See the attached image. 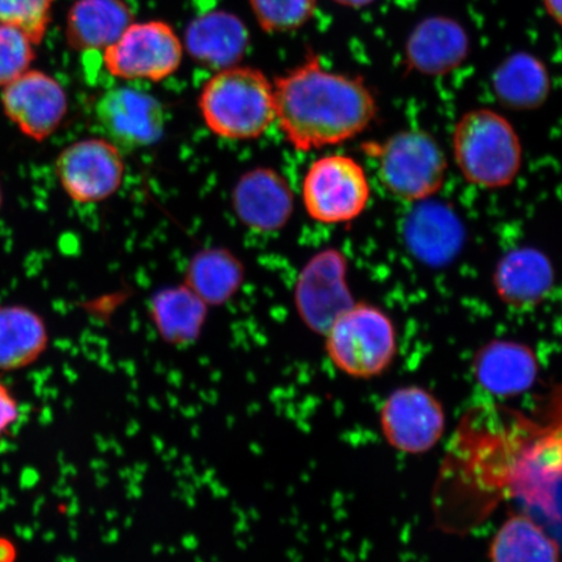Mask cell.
Here are the masks:
<instances>
[{"label": "cell", "instance_id": "1", "mask_svg": "<svg viewBox=\"0 0 562 562\" xmlns=\"http://www.w3.org/2000/svg\"><path fill=\"white\" fill-rule=\"evenodd\" d=\"M277 122L299 151L340 145L374 123L376 97L361 77L334 72L311 55L273 81Z\"/></svg>", "mask_w": 562, "mask_h": 562}, {"label": "cell", "instance_id": "2", "mask_svg": "<svg viewBox=\"0 0 562 562\" xmlns=\"http://www.w3.org/2000/svg\"><path fill=\"white\" fill-rule=\"evenodd\" d=\"M199 109L215 136L231 140L262 137L277 122L273 82L257 68L217 70L202 88Z\"/></svg>", "mask_w": 562, "mask_h": 562}, {"label": "cell", "instance_id": "3", "mask_svg": "<svg viewBox=\"0 0 562 562\" xmlns=\"http://www.w3.org/2000/svg\"><path fill=\"white\" fill-rule=\"evenodd\" d=\"M453 157L470 184L495 191L515 182L524 150L515 126L491 109L465 112L452 137Z\"/></svg>", "mask_w": 562, "mask_h": 562}, {"label": "cell", "instance_id": "4", "mask_svg": "<svg viewBox=\"0 0 562 562\" xmlns=\"http://www.w3.org/2000/svg\"><path fill=\"white\" fill-rule=\"evenodd\" d=\"M363 151L376 160L385 191L404 202H422L445 186L448 164L445 151L430 133L400 131L383 140H371Z\"/></svg>", "mask_w": 562, "mask_h": 562}, {"label": "cell", "instance_id": "5", "mask_svg": "<svg viewBox=\"0 0 562 562\" xmlns=\"http://www.w3.org/2000/svg\"><path fill=\"white\" fill-rule=\"evenodd\" d=\"M326 337L334 367L355 379H372L391 368L397 356V333L381 307L356 302L336 319Z\"/></svg>", "mask_w": 562, "mask_h": 562}, {"label": "cell", "instance_id": "6", "mask_svg": "<svg viewBox=\"0 0 562 562\" xmlns=\"http://www.w3.org/2000/svg\"><path fill=\"white\" fill-rule=\"evenodd\" d=\"M371 196L367 171L344 154L316 159L302 182L308 216L322 224H346L360 217Z\"/></svg>", "mask_w": 562, "mask_h": 562}, {"label": "cell", "instance_id": "7", "mask_svg": "<svg viewBox=\"0 0 562 562\" xmlns=\"http://www.w3.org/2000/svg\"><path fill=\"white\" fill-rule=\"evenodd\" d=\"M184 44L165 21L132 23L114 44L103 52V63L111 76L121 80L158 82L178 70Z\"/></svg>", "mask_w": 562, "mask_h": 562}, {"label": "cell", "instance_id": "8", "mask_svg": "<svg viewBox=\"0 0 562 562\" xmlns=\"http://www.w3.org/2000/svg\"><path fill=\"white\" fill-rule=\"evenodd\" d=\"M55 173L70 200L81 205L109 200L125 175L123 153L108 138H83L65 147L55 160Z\"/></svg>", "mask_w": 562, "mask_h": 562}, {"label": "cell", "instance_id": "9", "mask_svg": "<svg viewBox=\"0 0 562 562\" xmlns=\"http://www.w3.org/2000/svg\"><path fill=\"white\" fill-rule=\"evenodd\" d=\"M383 438L396 451L424 454L446 431V412L434 393L419 385L400 386L379 411Z\"/></svg>", "mask_w": 562, "mask_h": 562}, {"label": "cell", "instance_id": "10", "mask_svg": "<svg viewBox=\"0 0 562 562\" xmlns=\"http://www.w3.org/2000/svg\"><path fill=\"white\" fill-rule=\"evenodd\" d=\"M355 304L348 285L347 257L340 250L319 251L300 272L294 305L311 331L325 336L336 319Z\"/></svg>", "mask_w": 562, "mask_h": 562}, {"label": "cell", "instance_id": "11", "mask_svg": "<svg viewBox=\"0 0 562 562\" xmlns=\"http://www.w3.org/2000/svg\"><path fill=\"white\" fill-rule=\"evenodd\" d=\"M9 121L35 143H44L60 128L68 114V95L61 83L44 70L30 69L0 95Z\"/></svg>", "mask_w": 562, "mask_h": 562}, {"label": "cell", "instance_id": "12", "mask_svg": "<svg viewBox=\"0 0 562 562\" xmlns=\"http://www.w3.org/2000/svg\"><path fill=\"white\" fill-rule=\"evenodd\" d=\"M95 117L105 138L121 150L154 145L165 132V111L160 102L136 89L105 91L95 104Z\"/></svg>", "mask_w": 562, "mask_h": 562}, {"label": "cell", "instance_id": "13", "mask_svg": "<svg viewBox=\"0 0 562 562\" xmlns=\"http://www.w3.org/2000/svg\"><path fill=\"white\" fill-rule=\"evenodd\" d=\"M469 34L459 21L431 16L419 21L407 35L404 63L409 72L427 77L452 74L470 55Z\"/></svg>", "mask_w": 562, "mask_h": 562}, {"label": "cell", "instance_id": "14", "mask_svg": "<svg viewBox=\"0 0 562 562\" xmlns=\"http://www.w3.org/2000/svg\"><path fill=\"white\" fill-rule=\"evenodd\" d=\"M232 207L245 227L269 234L291 221L294 194L284 176L269 167H257L236 182Z\"/></svg>", "mask_w": 562, "mask_h": 562}, {"label": "cell", "instance_id": "15", "mask_svg": "<svg viewBox=\"0 0 562 562\" xmlns=\"http://www.w3.org/2000/svg\"><path fill=\"white\" fill-rule=\"evenodd\" d=\"M473 374L481 389L495 397L524 395L536 384L539 361L525 342L497 339L484 344L473 360Z\"/></svg>", "mask_w": 562, "mask_h": 562}, {"label": "cell", "instance_id": "16", "mask_svg": "<svg viewBox=\"0 0 562 562\" xmlns=\"http://www.w3.org/2000/svg\"><path fill=\"white\" fill-rule=\"evenodd\" d=\"M498 300L513 308H531L543 302L554 285V269L543 251L522 246L497 262L492 276Z\"/></svg>", "mask_w": 562, "mask_h": 562}, {"label": "cell", "instance_id": "17", "mask_svg": "<svg viewBox=\"0 0 562 562\" xmlns=\"http://www.w3.org/2000/svg\"><path fill=\"white\" fill-rule=\"evenodd\" d=\"M418 203L405 221L407 249L426 265H447L459 255L465 241L462 223L445 203L427 200Z\"/></svg>", "mask_w": 562, "mask_h": 562}, {"label": "cell", "instance_id": "18", "mask_svg": "<svg viewBox=\"0 0 562 562\" xmlns=\"http://www.w3.org/2000/svg\"><path fill=\"white\" fill-rule=\"evenodd\" d=\"M184 47L203 67L226 69L243 60L250 44L248 27L235 13L210 11L187 27Z\"/></svg>", "mask_w": 562, "mask_h": 562}, {"label": "cell", "instance_id": "19", "mask_svg": "<svg viewBox=\"0 0 562 562\" xmlns=\"http://www.w3.org/2000/svg\"><path fill=\"white\" fill-rule=\"evenodd\" d=\"M133 20L124 0H76L67 16L68 45L77 52H104Z\"/></svg>", "mask_w": 562, "mask_h": 562}, {"label": "cell", "instance_id": "20", "mask_svg": "<svg viewBox=\"0 0 562 562\" xmlns=\"http://www.w3.org/2000/svg\"><path fill=\"white\" fill-rule=\"evenodd\" d=\"M492 89L505 109L536 110L542 108L551 94L550 70L538 56L518 52L497 66L492 75Z\"/></svg>", "mask_w": 562, "mask_h": 562}, {"label": "cell", "instance_id": "21", "mask_svg": "<svg viewBox=\"0 0 562 562\" xmlns=\"http://www.w3.org/2000/svg\"><path fill=\"white\" fill-rule=\"evenodd\" d=\"M48 341L46 323L33 308L0 306V371L31 367L45 353Z\"/></svg>", "mask_w": 562, "mask_h": 562}, {"label": "cell", "instance_id": "22", "mask_svg": "<svg viewBox=\"0 0 562 562\" xmlns=\"http://www.w3.org/2000/svg\"><path fill=\"white\" fill-rule=\"evenodd\" d=\"M151 318L161 339L173 347L199 340L207 318V305L186 284L167 288L151 301Z\"/></svg>", "mask_w": 562, "mask_h": 562}, {"label": "cell", "instance_id": "23", "mask_svg": "<svg viewBox=\"0 0 562 562\" xmlns=\"http://www.w3.org/2000/svg\"><path fill=\"white\" fill-rule=\"evenodd\" d=\"M490 562H562L560 547L536 519L513 513L492 537Z\"/></svg>", "mask_w": 562, "mask_h": 562}, {"label": "cell", "instance_id": "24", "mask_svg": "<svg viewBox=\"0 0 562 562\" xmlns=\"http://www.w3.org/2000/svg\"><path fill=\"white\" fill-rule=\"evenodd\" d=\"M244 266L226 249H205L192 258L187 269L186 285L207 306L226 304L240 290Z\"/></svg>", "mask_w": 562, "mask_h": 562}, {"label": "cell", "instance_id": "25", "mask_svg": "<svg viewBox=\"0 0 562 562\" xmlns=\"http://www.w3.org/2000/svg\"><path fill=\"white\" fill-rule=\"evenodd\" d=\"M252 15L266 33L301 30L314 16L318 0H249Z\"/></svg>", "mask_w": 562, "mask_h": 562}, {"label": "cell", "instance_id": "26", "mask_svg": "<svg viewBox=\"0 0 562 562\" xmlns=\"http://www.w3.org/2000/svg\"><path fill=\"white\" fill-rule=\"evenodd\" d=\"M30 35L16 26L0 24V90L30 70L35 59Z\"/></svg>", "mask_w": 562, "mask_h": 562}, {"label": "cell", "instance_id": "27", "mask_svg": "<svg viewBox=\"0 0 562 562\" xmlns=\"http://www.w3.org/2000/svg\"><path fill=\"white\" fill-rule=\"evenodd\" d=\"M55 0H0V24L19 27L35 45L44 41Z\"/></svg>", "mask_w": 562, "mask_h": 562}, {"label": "cell", "instance_id": "28", "mask_svg": "<svg viewBox=\"0 0 562 562\" xmlns=\"http://www.w3.org/2000/svg\"><path fill=\"white\" fill-rule=\"evenodd\" d=\"M20 417L19 403L13 393L0 381V437L16 424Z\"/></svg>", "mask_w": 562, "mask_h": 562}, {"label": "cell", "instance_id": "29", "mask_svg": "<svg viewBox=\"0 0 562 562\" xmlns=\"http://www.w3.org/2000/svg\"><path fill=\"white\" fill-rule=\"evenodd\" d=\"M548 16L562 27V0H542Z\"/></svg>", "mask_w": 562, "mask_h": 562}, {"label": "cell", "instance_id": "30", "mask_svg": "<svg viewBox=\"0 0 562 562\" xmlns=\"http://www.w3.org/2000/svg\"><path fill=\"white\" fill-rule=\"evenodd\" d=\"M334 2L347 7V9L360 10L376 2V0H334Z\"/></svg>", "mask_w": 562, "mask_h": 562}, {"label": "cell", "instance_id": "31", "mask_svg": "<svg viewBox=\"0 0 562 562\" xmlns=\"http://www.w3.org/2000/svg\"><path fill=\"white\" fill-rule=\"evenodd\" d=\"M3 195H2V187H0V207H2Z\"/></svg>", "mask_w": 562, "mask_h": 562}]
</instances>
